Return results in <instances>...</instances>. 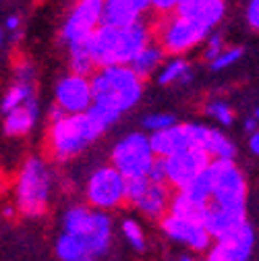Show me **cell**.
I'll use <instances>...</instances> for the list:
<instances>
[{"instance_id":"1","label":"cell","mask_w":259,"mask_h":261,"mask_svg":"<svg viewBox=\"0 0 259 261\" xmlns=\"http://www.w3.org/2000/svg\"><path fill=\"white\" fill-rule=\"evenodd\" d=\"M151 38L153 29L149 23H145V19L126 27L102 23L100 29L87 40V46L95 69L128 67L135 60V56L153 42Z\"/></svg>"},{"instance_id":"2","label":"cell","mask_w":259,"mask_h":261,"mask_svg":"<svg viewBox=\"0 0 259 261\" xmlns=\"http://www.w3.org/2000/svg\"><path fill=\"white\" fill-rule=\"evenodd\" d=\"M93 108L112 116L116 122L122 114L131 112L143 97V79L131 67L98 69L91 77Z\"/></svg>"},{"instance_id":"3","label":"cell","mask_w":259,"mask_h":261,"mask_svg":"<svg viewBox=\"0 0 259 261\" xmlns=\"http://www.w3.org/2000/svg\"><path fill=\"white\" fill-rule=\"evenodd\" d=\"M106 130L108 128L91 112L67 114L50 122L46 133V151L54 162L64 164L91 147Z\"/></svg>"},{"instance_id":"4","label":"cell","mask_w":259,"mask_h":261,"mask_svg":"<svg viewBox=\"0 0 259 261\" xmlns=\"http://www.w3.org/2000/svg\"><path fill=\"white\" fill-rule=\"evenodd\" d=\"M62 232L79 239L91 259H104L114 245V220L87 203H73L62 214Z\"/></svg>"},{"instance_id":"5","label":"cell","mask_w":259,"mask_h":261,"mask_svg":"<svg viewBox=\"0 0 259 261\" xmlns=\"http://www.w3.org/2000/svg\"><path fill=\"white\" fill-rule=\"evenodd\" d=\"M52 170L40 155H29L15 180V207L23 218H42L50 210Z\"/></svg>"},{"instance_id":"6","label":"cell","mask_w":259,"mask_h":261,"mask_svg":"<svg viewBox=\"0 0 259 261\" xmlns=\"http://www.w3.org/2000/svg\"><path fill=\"white\" fill-rule=\"evenodd\" d=\"M156 162V153L149 143V135L143 130H131L120 137L110 149V164L126 178H145Z\"/></svg>"},{"instance_id":"7","label":"cell","mask_w":259,"mask_h":261,"mask_svg":"<svg viewBox=\"0 0 259 261\" xmlns=\"http://www.w3.org/2000/svg\"><path fill=\"white\" fill-rule=\"evenodd\" d=\"M83 195L89 207L110 214L126 203L128 180L112 164H102L87 176Z\"/></svg>"},{"instance_id":"8","label":"cell","mask_w":259,"mask_h":261,"mask_svg":"<svg viewBox=\"0 0 259 261\" xmlns=\"http://www.w3.org/2000/svg\"><path fill=\"white\" fill-rule=\"evenodd\" d=\"M212 180V203L230 210H247V178L235 160H214L208 168Z\"/></svg>"},{"instance_id":"9","label":"cell","mask_w":259,"mask_h":261,"mask_svg":"<svg viewBox=\"0 0 259 261\" xmlns=\"http://www.w3.org/2000/svg\"><path fill=\"white\" fill-rule=\"evenodd\" d=\"M212 36V31L205 29L201 23H197L191 17H183L178 13H172L164 17L158 25V44L164 48L166 54L170 56H183L185 52L193 50L205 42Z\"/></svg>"},{"instance_id":"10","label":"cell","mask_w":259,"mask_h":261,"mask_svg":"<svg viewBox=\"0 0 259 261\" xmlns=\"http://www.w3.org/2000/svg\"><path fill=\"white\" fill-rule=\"evenodd\" d=\"M104 3L106 0H75L60 25V42L69 48L89 40L104 23Z\"/></svg>"},{"instance_id":"11","label":"cell","mask_w":259,"mask_h":261,"mask_svg":"<svg viewBox=\"0 0 259 261\" xmlns=\"http://www.w3.org/2000/svg\"><path fill=\"white\" fill-rule=\"evenodd\" d=\"M126 203H131L141 216L160 222L170 212L172 189L166 182H156L147 176L137 178V180H128Z\"/></svg>"},{"instance_id":"12","label":"cell","mask_w":259,"mask_h":261,"mask_svg":"<svg viewBox=\"0 0 259 261\" xmlns=\"http://www.w3.org/2000/svg\"><path fill=\"white\" fill-rule=\"evenodd\" d=\"M54 106L64 114H85L93 106L91 79L75 73L58 77L54 85Z\"/></svg>"},{"instance_id":"13","label":"cell","mask_w":259,"mask_h":261,"mask_svg":"<svg viewBox=\"0 0 259 261\" xmlns=\"http://www.w3.org/2000/svg\"><path fill=\"white\" fill-rule=\"evenodd\" d=\"M164 162H166V182H168V187L180 191L189 182L195 180L199 174H203L214 160L199 147H189V149H183V151L166 158Z\"/></svg>"},{"instance_id":"14","label":"cell","mask_w":259,"mask_h":261,"mask_svg":"<svg viewBox=\"0 0 259 261\" xmlns=\"http://www.w3.org/2000/svg\"><path fill=\"white\" fill-rule=\"evenodd\" d=\"M160 230L168 241L180 247H187L193 253H208L210 247L214 245V239L210 237V232L205 230V226L201 222L185 220L172 214L160 220Z\"/></svg>"},{"instance_id":"15","label":"cell","mask_w":259,"mask_h":261,"mask_svg":"<svg viewBox=\"0 0 259 261\" xmlns=\"http://www.w3.org/2000/svg\"><path fill=\"white\" fill-rule=\"evenodd\" d=\"M255 228L247 222L226 237L214 241L203 261H249L255 249Z\"/></svg>"},{"instance_id":"16","label":"cell","mask_w":259,"mask_h":261,"mask_svg":"<svg viewBox=\"0 0 259 261\" xmlns=\"http://www.w3.org/2000/svg\"><path fill=\"white\" fill-rule=\"evenodd\" d=\"M187 128H189L191 147L203 149L212 160H235L237 145L220 128L201 122H187Z\"/></svg>"},{"instance_id":"17","label":"cell","mask_w":259,"mask_h":261,"mask_svg":"<svg viewBox=\"0 0 259 261\" xmlns=\"http://www.w3.org/2000/svg\"><path fill=\"white\" fill-rule=\"evenodd\" d=\"M151 9V0H106L104 25L126 27L143 21V15Z\"/></svg>"},{"instance_id":"18","label":"cell","mask_w":259,"mask_h":261,"mask_svg":"<svg viewBox=\"0 0 259 261\" xmlns=\"http://www.w3.org/2000/svg\"><path fill=\"white\" fill-rule=\"evenodd\" d=\"M40 118V102L38 97L25 102L23 106L15 108L13 112L5 114L3 118V133L7 137H25L36 128Z\"/></svg>"},{"instance_id":"19","label":"cell","mask_w":259,"mask_h":261,"mask_svg":"<svg viewBox=\"0 0 259 261\" xmlns=\"http://www.w3.org/2000/svg\"><path fill=\"white\" fill-rule=\"evenodd\" d=\"M149 143L151 149L156 153V158H170L183 149L191 147V139H189V128L187 122H176L174 126L166 128V130H160V133L149 135Z\"/></svg>"},{"instance_id":"20","label":"cell","mask_w":259,"mask_h":261,"mask_svg":"<svg viewBox=\"0 0 259 261\" xmlns=\"http://www.w3.org/2000/svg\"><path fill=\"white\" fill-rule=\"evenodd\" d=\"M166 52H164V48H162L158 42H151L149 46H145L137 56H135V60L128 64L143 81L145 79H149L151 75H156L160 69H162V64H164L166 60Z\"/></svg>"},{"instance_id":"21","label":"cell","mask_w":259,"mask_h":261,"mask_svg":"<svg viewBox=\"0 0 259 261\" xmlns=\"http://www.w3.org/2000/svg\"><path fill=\"white\" fill-rule=\"evenodd\" d=\"M191 79H193V69H191L189 60H185L183 56H172L170 60H166L156 75V81L162 87L176 85V83L187 85Z\"/></svg>"},{"instance_id":"22","label":"cell","mask_w":259,"mask_h":261,"mask_svg":"<svg viewBox=\"0 0 259 261\" xmlns=\"http://www.w3.org/2000/svg\"><path fill=\"white\" fill-rule=\"evenodd\" d=\"M34 97H36V85L34 83L31 81H15L5 91L3 100H0V112H3V116H5L9 112H13L15 108L23 106L25 102L34 100Z\"/></svg>"},{"instance_id":"23","label":"cell","mask_w":259,"mask_h":261,"mask_svg":"<svg viewBox=\"0 0 259 261\" xmlns=\"http://www.w3.org/2000/svg\"><path fill=\"white\" fill-rule=\"evenodd\" d=\"M67 60H69V73L83 75V77H91L95 71H98V69H95V64H93V60H91L87 40L69 46V48H67Z\"/></svg>"},{"instance_id":"24","label":"cell","mask_w":259,"mask_h":261,"mask_svg":"<svg viewBox=\"0 0 259 261\" xmlns=\"http://www.w3.org/2000/svg\"><path fill=\"white\" fill-rule=\"evenodd\" d=\"M54 253L58 257V261H83L89 257L85 245L75 239L73 234L67 232H60L54 241Z\"/></svg>"},{"instance_id":"25","label":"cell","mask_w":259,"mask_h":261,"mask_svg":"<svg viewBox=\"0 0 259 261\" xmlns=\"http://www.w3.org/2000/svg\"><path fill=\"white\" fill-rule=\"evenodd\" d=\"M180 195H185L187 199H191L193 203H197V205H203L208 207L212 203V180H210V174L208 170L203 174H199L193 182H189L185 189L176 191Z\"/></svg>"},{"instance_id":"26","label":"cell","mask_w":259,"mask_h":261,"mask_svg":"<svg viewBox=\"0 0 259 261\" xmlns=\"http://www.w3.org/2000/svg\"><path fill=\"white\" fill-rule=\"evenodd\" d=\"M120 234L126 241V245L131 247L135 253H145V249H147V237H145V230H143V226L139 224V220L124 218L120 222Z\"/></svg>"},{"instance_id":"27","label":"cell","mask_w":259,"mask_h":261,"mask_svg":"<svg viewBox=\"0 0 259 261\" xmlns=\"http://www.w3.org/2000/svg\"><path fill=\"white\" fill-rule=\"evenodd\" d=\"M174 124H176V116L170 112H151V114H145L141 118L143 133H149V135L160 133V130H166Z\"/></svg>"},{"instance_id":"28","label":"cell","mask_w":259,"mask_h":261,"mask_svg":"<svg viewBox=\"0 0 259 261\" xmlns=\"http://www.w3.org/2000/svg\"><path fill=\"white\" fill-rule=\"evenodd\" d=\"M205 114L210 118H214L216 122H220L222 126H230L235 122V112L228 106V102H222V100H214L205 106Z\"/></svg>"},{"instance_id":"29","label":"cell","mask_w":259,"mask_h":261,"mask_svg":"<svg viewBox=\"0 0 259 261\" xmlns=\"http://www.w3.org/2000/svg\"><path fill=\"white\" fill-rule=\"evenodd\" d=\"M243 54H245V50L241 48V46H230V48H226L216 60H212L210 62V69L212 71H224V69H230L232 64H237L241 58H243Z\"/></svg>"},{"instance_id":"30","label":"cell","mask_w":259,"mask_h":261,"mask_svg":"<svg viewBox=\"0 0 259 261\" xmlns=\"http://www.w3.org/2000/svg\"><path fill=\"white\" fill-rule=\"evenodd\" d=\"M226 48V42H224V36H222V31H214V34L205 40V52H203V58L208 60V62H212V60H216Z\"/></svg>"},{"instance_id":"31","label":"cell","mask_w":259,"mask_h":261,"mask_svg":"<svg viewBox=\"0 0 259 261\" xmlns=\"http://www.w3.org/2000/svg\"><path fill=\"white\" fill-rule=\"evenodd\" d=\"M147 178H151L156 182H166V162H164V158H156V162H153V166H151Z\"/></svg>"},{"instance_id":"32","label":"cell","mask_w":259,"mask_h":261,"mask_svg":"<svg viewBox=\"0 0 259 261\" xmlns=\"http://www.w3.org/2000/svg\"><path fill=\"white\" fill-rule=\"evenodd\" d=\"M180 0H151V9L160 15H172L178 9Z\"/></svg>"},{"instance_id":"33","label":"cell","mask_w":259,"mask_h":261,"mask_svg":"<svg viewBox=\"0 0 259 261\" xmlns=\"http://www.w3.org/2000/svg\"><path fill=\"white\" fill-rule=\"evenodd\" d=\"M247 23L253 31L259 34V0H249L247 5Z\"/></svg>"},{"instance_id":"34","label":"cell","mask_w":259,"mask_h":261,"mask_svg":"<svg viewBox=\"0 0 259 261\" xmlns=\"http://www.w3.org/2000/svg\"><path fill=\"white\" fill-rule=\"evenodd\" d=\"M208 3H212V0H180L178 9H176L174 13H178V15H189V13H193V11L205 7Z\"/></svg>"},{"instance_id":"35","label":"cell","mask_w":259,"mask_h":261,"mask_svg":"<svg viewBox=\"0 0 259 261\" xmlns=\"http://www.w3.org/2000/svg\"><path fill=\"white\" fill-rule=\"evenodd\" d=\"M21 23H23V19H21L19 15H11V17H7V21H5V29L13 34V40H15V42L21 38Z\"/></svg>"},{"instance_id":"36","label":"cell","mask_w":259,"mask_h":261,"mask_svg":"<svg viewBox=\"0 0 259 261\" xmlns=\"http://www.w3.org/2000/svg\"><path fill=\"white\" fill-rule=\"evenodd\" d=\"M249 151H251L255 158H259V128L255 130L253 135H249Z\"/></svg>"},{"instance_id":"37","label":"cell","mask_w":259,"mask_h":261,"mask_svg":"<svg viewBox=\"0 0 259 261\" xmlns=\"http://www.w3.org/2000/svg\"><path fill=\"white\" fill-rule=\"evenodd\" d=\"M257 128H259V122L255 120V116H251V118H247V120H245V130H247L249 135H253Z\"/></svg>"},{"instance_id":"38","label":"cell","mask_w":259,"mask_h":261,"mask_svg":"<svg viewBox=\"0 0 259 261\" xmlns=\"http://www.w3.org/2000/svg\"><path fill=\"white\" fill-rule=\"evenodd\" d=\"M174 261H197L195 257H191V255H180V257H176Z\"/></svg>"},{"instance_id":"39","label":"cell","mask_w":259,"mask_h":261,"mask_svg":"<svg viewBox=\"0 0 259 261\" xmlns=\"http://www.w3.org/2000/svg\"><path fill=\"white\" fill-rule=\"evenodd\" d=\"M5 46V29H0V50Z\"/></svg>"},{"instance_id":"40","label":"cell","mask_w":259,"mask_h":261,"mask_svg":"<svg viewBox=\"0 0 259 261\" xmlns=\"http://www.w3.org/2000/svg\"><path fill=\"white\" fill-rule=\"evenodd\" d=\"M253 116H255V120H257V122H259V108H257V110H255V114H253Z\"/></svg>"},{"instance_id":"41","label":"cell","mask_w":259,"mask_h":261,"mask_svg":"<svg viewBox=\"0 0 259 261\" xmlns=\"http://www.w3.org/2000/svg\"><path fill=\"white\" fill-rule=\"evenodd\" d=\"M83 261H98V259H91V257H87V259H83Z\"/></svg>"},{"instance_id":"42","label":"cell","mask_w":259,"mask_h":261,"mask_svg":"<svg viewBox=\"0 0 259 261\" xmlns=\"http://www.w3.org/2000/svg\"><path fill=\"white\" fill-rule=\"evenodd\" d=\"M73 3H75V0H73Z\"/></svg>"}]
</instances>
